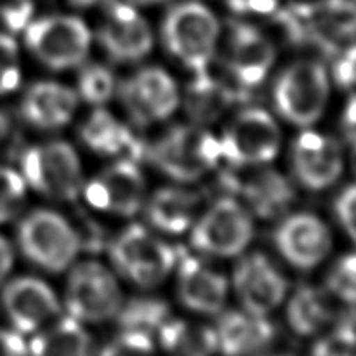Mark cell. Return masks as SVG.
Segmentation results:
<instances>
[{"mask_svg": "<svg viewBox=\"0 0 356 356\" xmlns=\"http://www.w3.org/2000/svg\"><path fill=\"white\" fill-rule=\"evenodd\" d=\"M163 356H214L218 353L216 330L204 323L169 318L159 330Z\"/></svg>", "mask_w": 356, "mask_h": 356, "instance_id": "83f0119b", "label": "cell"}, {"mask_svg": "<svg viewBox=\"0 0 356 356\" xmlns=\"http://www.w3.org/2000/svg\"><path fill=\"white\" fill-rule=\"evenodd\" d=\"M226 3L238 16H247V14L268 16L278 10V0H226Z\"/></svg>", "mask_w": 356, "mask_h": 356, "instance_id": "ab89813d", "label": "cell"}, {"mask_svg": "<svg viewBox=\"0 0 356 356\" xmlns=\"http://www.w3.org/2000/svg\"><path fill=\"white\" fill-rule=\"evenodd\" d=\"M327 291L348 308H356V254L341 257L327 277Z\"/></svg>", "mask_w": 356, "mask_h": 356, "instance_id": "4dcf8cb0", "label": "cell"}, {"mask_svg": "<svg viewBox=\"0 0 356 356\" xmlns=\"http://www.w3.org/2000/svg\"><path fill=\"white\" fill-rule=\"evenodd\" d=\"M268 356H292V355H287V353H270Z\"/></svg>", "mask_w": 356, "mask_h": 356, "instance_id": "bcb514c9", "label": "cell"}, {"mask_svg": "<svg viewBox=\"0 0 356 356\" xmlns=\"http://www.w3.org/2000/svg\"><path fill=\"white\" fill-rule=\"evenodd\" d=\"M65 301L68 315L79 322L103 323L117 316L122 292L103 264L87 261L70 273Z\"/></svg>", "mask_w": 356, "mask_h": 356, "instance_id": "30bf717a", "label": "cell"}, {"mask_svg": "<svg viewBox=\"0 0 356 356\" xmlns=\"http://www.w3.org/2000/svg\"><path fill=\"white\" fill-rule=\"evenodd\" d=\"M218 353L222 356H268L277 343V327L263 315L228 312L214 327Z\"/></svg>", "mask_w": 356, "mask_h": 356, "instance_id": "ffe728a7", "label": "cell"}, {"mask_svg": "<svg viewBox=\"0 0 356 356\" xmlns=\"http://www.w3.org/2000/svg\"><path fill=\"white\" fill-rule=\"evenodd\" d=\"M242 97L245 96L235 86H228L204 70L195 73V79L188 86L184 110L195 124H212Z\"/></svg>", "mask_w": 356, "mask_h": 356, "instance_id": "d4e9b609", "label": "cell"}, {"mask_svg": "<svg viewBox=\"0 0 356 356\" xmlns=\"http://www.w3.org/2000/svg\"><path fill=\"white\" fill-rule=\"evenodd\" d=\"M162 37L174 58L191 72H204L218 45V17L204 3H177L163 19Z\"/></svg>", "mask_w": 356, "mask_h": 356, "instance_id": "7a4b0ae2", "label": "cell"}, {"mask_svg": "<svg viewBox=\"0 0 356 356\" xmlns=\"http://www.w3.org/2000/svg\"><path fill=\"white\" fill-rule=\"evenodd\" d=\"M233 285L243 309L263 316L280 306L289 289L280 270L263 254H250L236 264Z\"/></svg>", "mask_w": 356, "mask_h": 356, "instance_id": "e0dca14e", "label": "cell"}, {"mask_svg": "<svg viewBox=\"0 0 356 356\" xmlns=\"http://www.w3.org/2000/svg\"><path fill=\"white\" fill-rule=\"evenodd\" d=\"M97 356H160L152 336L136 332H122L101 348Z\"/></svg>", "mask_w": 356, "mask_h": 356, "instance_id": "d6a6232c", "label": "cell"}, {"mask_svg": "<svg viewBox=\"0 0 356 356\" xmlns=\"http://www.w3.org/2000/svg\"><path fill=\"white\" fill-rule=\"evenodd\" d=\"M200 195L183 188H162L149 198L146 216L155 228L179 235L197 221Z\"/></svg>", "mask_w": 356, "mask_h": 356, "instance_id": "484cf974", "label": "cell"}, {"mask_svg": "<svg viewBox=\"0 0 356 356\" xmlns=\"http://www.w3.org/2000/svg\"><path fill=\"white\" fill-rule=\"evenodd\" d=\"M275 245L299 270L318 266L332 249V235L315 214H294L284 219L275 232Z\"/></svg>", "mask_w": 356, "mask_h": 356, "instance_id": "d6986e66", "label": "cell"}, {"mask_svg": "<svg viewBox=\"0 0 356 356\" xmlns=\"http://www.w3.org/2000/svg\"><path fill=\"white\" fill-rule=\"evenodd\" d=\"M343 136L350 148L356 155V96H351L343 111V120H341Z\"/></svg>", "mask_w": 356, "mask_h": 356, "instance_id": "60d3db41", "label": "cell"}, {"mask_svg": "<svg viewBox=\"0 0 356 356\" xmlns=\"http://www.w3.org/2000/svg\"><path fill=\"white\" fill-rule=\"evenodd\" d=\"M145 176L131 160H118L83 188L86 200L94 209L118 216H134L145 204Z\"/></svg>", "mask_w": 356, "mask_h": 356, "instance_id": "5bb4252c", "label": "cell"}, {"mask_svg": "<svg viewBox=\"0 0 356 356\" xmlns=\"http://www.w3.org/2000/svg\"><path fill=\"white\" fill-rule=\"evenodd\" d=\"M275 45L270 38L247 23H229L226 70L233 86L245 97L266 80L275 63Z\"/></svg>", "mask_w": 356, "mask_h": 356, "instance_id": "8fae6325", "label": "cell"}, {"mask_svg": "<svg viewBox=\"0 0 356 356\" xmlns=\"http://www.w3.org/2000/svg\"><path fill=\"white\" fill-rule=\"evenodd\" d=\"M179 249L156 238L145 226L132 225L110 243L115 268L145 289L162 284L176 266Z\"/></svg>", "mask_w": 356, "mask_h": 356, "instance_id": "3957f363", "label": "cell"}, {"mask_svg": "<svg viewBox=\"0 0 356 356\" xmlns=\"http://www.w3.org/2000/svg\"><path fill=\"white\" fill-rule=\"evenodd\" d=\"M13 268V249L3 236H0V284Z\"/></svg>", "mask_w": 356, "mask_h": 356, "instance_id": "b9f144b4", "label": "cell"}, {"mask_svg": "<svg viewBox=\"0 0 356 356\" xmlns=\"http://www.w3.org/2000/svg\"><path fill=\"white\" fill-rule=\"evenodd\" d=\"M31 16H33L31 0H9L0 7V21L13 33L23 31L30 24Z\"/></svg>", "mask_w": 356, "mask_h": 356, "instance_id": "74e56055", "label": "cell"}, {"mask_svg": "<svg viewBox=\"0 0 356 356\" xmlns=\"http://www.w3.org/2000/svg\"><path fill=\"white\" fill-rule=\"evenodd\" d=\"M309 356H356V315L329 329L312 348Z\"/></svg>", "mask_w": 356, "mask_h": 356, "instance_id": "f546056e", "label": "cell"}, {"mask_svg": "<svg viewBox=\"0 0 356 356\" xmlns=\"http://www.w3.org/2000/svg\"><path fill=\"white\" fill-rule=\"evenodd\" d=\"M280 139L275 118L261 108H249L233 118L219 139L221 156L228 165H264L277 156Z\"/></svg>", "mask_w": 356, "mask_h": 356, "instance_id": "ba28073f", "label": "cell"}, {"mask_svg": "<svg viewBox=\"0 0 356 356\" xmlns=\"http://www.w3.org/2000/svg\"><path fill=\"white\" fill-rule=\"evenodd\" d=\"M94 343L82 327V322L73 316H65L44 330L35 332L28 341L26 356H92Z\"/></svg>", "mask_w": 356, "mask_h": 356, "instance_id": "4316f807", "label": "cell"}, {"mask_svg": "<svg viewBox=\"0 0 356 356\" xmlns=\"http://www.w3.org/2000/svg\"><path fill=\"white\" fill-rule=\"evenodd\" d=\"M80 138L92 152L104 156H118L120 160L141 162L146 159L148 146L125 124L106 110H96L80 127Z\"/></svg>", "mask_w": 356, "mask_h": 356, "instance_id": "603a6c76", "label": "cell"}, {"mask_svg": "<svg viewBox=\"0 0 356 356\" xmlns=\"http://www.w3.org/2000/svg\"><path fill=\"white\" fill-rule=\"evenodd\" d=\"M80 96L92 104L106 103L115 90V76L108 68L101 65H90L80 72L79 76Z\"/></svg>", "mask_w": 356, "mask_h": 356, "instance_id": "1f68e13d", "label": "cell"}, {"mask_svg": "<svg viewBox=\"0 0 356 356\" xmlns=\"http://www.w3.org/2000/svg\"><path fill=\"white\" fill-rule=\"evenodd\" d=\"M17 243L28 261L49 273L66 270L80 250L75 228L51 211L26 216L17 229Z\"/></svg>", "mask_w": 356, "mask_h": 356, "instance_id": "5b68a950", "label": "cell"}, {"mask_svg": "<svg viewBox=\"0 0 356 356\" xmlns=\"http://www.w3.org/2000/svg\"><path fill=\"white\" fill-rule=\"evenodd\" d=\"M327 19L336 33L343 38L356 35V0H325L323 2Z\"/></svg>", "mask_w": 356, "mask_h": 356, "instance_id": "8d00e7d4", "label": "cell"}, {"mask_svg": "<svg viewBox=\"0 0 356 356\" xmlns=\"http://www.w3.org/2000/svg\"><path fill=\"white\" fill-rule=\"evenodd\" d=\"M191 228V245L218 257H232L242 252L254 233L249 211L232 197L216 200Z\"/></svg>", "mask_w": 356, "mask_h": 356, "instance_id": "9c48e42d", "label": "cell"}, {"mask_svg": "<svg viewBox=\"0 0 356 356\" xmlns=\"http://www.w3.org/2000/svg\"><path fill=\"white\" fill-rule=\"evenodd\" d=\"M79 96L56 82H37L21 99V117L38 129H59L72 120Z\"/></svg>", "mask_w": 356, "mask_h": 356, "instance_id": "cb8c5ba5", "label": "cell"}, {"mask_svg": "<svg viewBox=\"0 0 356 356\" xmlns=\"http://www.w3.org/2000/svg\"><path fill=\"white\" fill-rule=\"evenodd\" d=\"M23 33L26 47L47 68H75L89 54L90 31L79 17H40L30 21Z\"/></svg>", "mask_w": 356, "mask_h": 356, "instance_id": "52a82bcc", "label": "cell"}, {"mask_svg": "<svg viewBox=\"0 0 356 356\" xmlns=\"http://www.w3.org/2000/svg\"><path fill=\"white\" fill-rule=\"evenodd\" d=\"M73 6H79V7H89V6H96V3L104 2V0H70Z\"/></svg>", "mask_w": 356, "mask_h": 356, "instance_id": "ee69618b", "label": "cell"}, {"mask_svg": "<svg viewBox=\"0 0 356 356\" xmlns=\"http://www.w3.org/2000/svg\"><path fill=\"white\" fill-rule=\"evenodd\" d=\"M146 159L165 176L191 183L214 169L222 156L219 139L204 127L176 125L148 146Z\"/></svg>", "mask_w": 356, "mask_h": 356, "instance_id": "6da1fadb", "label": "cell"}, {"mask_svg": "<svg viewBox=\"0 0 356 356\" xmlns=\"http://www.w3.org/2000/svg\"><path fill=\"white\" fill-rule=\"evenodd\" d=\"M294 174L299 183L313 191L332 186L344 169L341 145L327 134L305 131L292 148Z\"/></svg>", "mask_w": 356, "mask_h": 356, "instance_id": "ac0fdd59", "label": "cell"}, {"mask_svg": "<svg viewBox=\"0 0 356 356\" xmlns=\"http://www.w3.org/2000/svg\"><path fill=\"white\" fill-rule=\"evenodd\" d=\"M118 94L127 113L139 127L165 120L179 104L176 82L162 68L139 70L120 83Z\"/></svg>", "mask_w": 356, "mask_h": 356, "instance_id": "4fadbf2b", "label": "cell"}, {"mask_svg": "<svg viewBox=\"0 0 356 356\" xmlns=\"http://www.w3.org/2000/svg\"><path fill=\"white\" fill-rule=\"evenodd\" d=\"M24 179L17 172L0 167V222L17 214L24 202Z\"/></svg>", "mask_w": 356, "mask_h": 356, "instance_id": "836d02e7", "label": "cell"}, {"mask_svg": "<svg viewBox=\"0 0 356 356\" xmlns=\"http://www.w3.org/2000/svg\"><path fill=\"white\" fill-rule=\"evenodd\" d=\"M24 183L56 200L72 202L82 191V167L75 149L63 141L28 148L21 155Z\"/></svg>", "mask_w": 356, "mask_h": 356, "instance_id": "8992f818", "label": "cell"}, {"mask_svg": "<svg viewBox=\"0 0 356 356\" xmlns=\"http://www.w3.org/2000/svg\"><path fill=\"white\" fill-rule=\"evenodd\" d=\"M131 2H136V3H160V2H163V0H131Z\"/></svg>", "mask_w": 356, "mask_h": 356, "instance_id": "f6af8a7d", "label": "cell"}, {"mask_svg": "<svg viewBox=\"0 0 356 356\" xmlns=\"http://www.w3.org/2000/svg\"><path fill=\"white\" fill-rule=\"evenodd\" d=\"M336 214L344 232L356 243V184L344 188L336 200Z\"/></svg>", "mask_w": 356, "mask_h": 356, "instance_id": "f35d334b", "label": "cell"}, {"mask_svg": "<svg viewBox=\"0 0 356 356\" xmlns=\"http://www.w3.org/2000/svg\"><path fill=\"white\" fill-rule=\"evenodd\" d=\"M9 131H10L9 118H7V115L3 113V111H0V143L6 139V136L9 134Z\"/></svg>", "mask_w": 356, "mask_h": 356, "instance_id": "7bdbcfd3", "label": "cell"}, {"mask_svg": "<svg viewBox=\"0 0 356 356\" xmlns=\"http://www.w3.org/2000/svg\"><path fill=\"white\" fill-rule=\"evenodd\" d=\"M228 165L221 174V183L232 193L240 195L247 207L263 219H273L284 214L294 202V188L280 172L268 167Z\"/></svg>", "mask_w": 356, "mask_h": 356, "instance_id": "7c38bea8", "label": "cell"}, {"mask_svg": "<svg viewBox=\"0 0 356 356\" xmlns=\"http://www.w3.org/2000/svg\"><path fill=\"white\" fill-rule=\"evenodd\" d=\"M330 92L329 73L315 59L298 61L284 70L273 87L278 113L301 127L315 124L323 115Z\"/></svg>", "mask_w": 356, "mask_h": 356, "instance_id": "277c9868", "label": "cell"}, {"mask_svg": "<svg viewBox=\"0 0 356 356\" xmlns=\"http://www.w3.org/2000/svg\"><path fill=\"white\" fill-rule=\"evenodd\" d=\"M177 294L188 309L200 315H218L228 298V282L221 273L179 249Z\"/></svg>", "mask_w": 356, "mask_h": 356, "instance_id": "44dd1931", "label": "cell"}, {"mask_svg": "<svg viewBox=\"0 0 356 356\" xmlns=\"http://www.w3.org/2000/svg\"><path fill=\"white\" fill-rule=\"evenodd\" d=\"M97 38L113 61L134 63L153 47L152 28L129 2L110 3Z\"/></svg>", "mask_w": 356, "mask_h": 356, "instance_id": "9a60e30c", "label": "cell"}, {"mask_svg": "<svg viewBox=\"0 0 356 356\" xmlns=\"http://www.w3.org/2000/svg\"><path fill=\"white\" fill-rule=\"evenodd\" d=\"M2 308L10 327L17 332L35 334L59 315V301L54 291L38 278L23 277L6 285Z\"/></svg>", "mask_w": 356, "mask_h": 356, "instance_id": "2e32d148", "label": "cell"}, {"mask_svg": "<svg viewBox=\"0 0 356 356\" xmlns=\"http://www.w3.org/2000/svg\"><path fill=\"white\" fill-rule=\"evenodd\" d=\"M329 61L334 82L341 89H353L356 86V42L339 45Z\"/></svg>", "mask_w": 356, "mask_h": 356, "instance_id": "d590c367", "label": "cell"}, {"mask_svg": "<svg viewBox=\"0 0 356 356\" xmlns=\"http://www.w3.org/2000/svg\"><path fill=\"white\" fill-rule=\"evenodd\" d=\"M117 322L122 332H136L152 336L170 318L169 305L155 298H134L120 306Z\"/></svg>", "mask_w": 356, "mask_h": 356, "instance_id": "f1b7e54d", "label": "cell"}, {"mask_svg": "<svg viewBox=\"0 0 356 356\" xmlns=\"http://www.w3.org/2000/svg\"><path fill=\"white\" fill-rule=\"evenodd\" d=\"M21 82L17 44L10 35L0 33V94L13 92Z\"/></svg>", "mask_w": 356, "mask_h": 356, "instance_id": "e575fe53", "label": "cell"}, {"mask_svg": "<svg viewBox=\"0 0 356 356\" xmlns=\"http://www.w3.org/2000/svg\"><path fill=\"white\" fill-rule=\"evenodd\" d=\"M339 305L343 302L337 301L329 291L313 285H301L289 301V325L301 337L318 336L353 313L351 308L341 309Z\"/></svg>", "mask_w": 356, "mask_h": 356, "instance_id": "7402d4cb", "label": "cell"}]
</instances>
